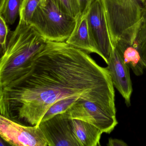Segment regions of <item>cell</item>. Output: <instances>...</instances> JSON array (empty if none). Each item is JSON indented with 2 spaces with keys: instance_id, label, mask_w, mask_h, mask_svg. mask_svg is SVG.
<instances>
[{
  "instance_id": "6da1fadb",
  "label": "cell",
  "mask_w": 146,
  "mask_h": 146,
  "mask_svg": "<svg viewBox=\"0 0 146 146\" xmlns=\"http://www.w3.org/2000/svg\"><path fill=\"white\" fill-rule=\"evenodd\" d=\"M91 102L116 117L107 67L66 42L44 47L0 84V112L24 125H39L53 104L65 98Z\"/></svg>"
},
{
  "instance_id": "7a4b0ae2",
  "label": "cell",
  "mask_w": 146,
  "mask_h": 146,
  "mask_svg": "<svg viewBox=\"0 0 146 146\" xmlns=\"http://www.w3.org/2000/svg\"><path fill=\"white\" fill-rule=\"evenodd\" d=\"M47 41L31 25L19 21L9 36L5 52L1 55L0 84L41 50Z\"/></svg>"
},
{
  "instance_id": "3957f363",
  "label": "cell",
  "mask_w": 146,
  "mask_h": 146,
  "mask_svg": "<svg viewBox=\"0 0 146 146\" xmlns=\"http://www.w3.org/2000/svg\"><path fill=\"white\" fill-rule=\"evenodd\" d=\"M77 19L65 12L57 0H46L33 14L30 24L47 41L63 42L70 36Z\"/></svg>"
},
{
  "instance_id": "277c9868",
  "label": "cell",
  "mask_w": 146,
  "mask_h": 146,
  "mask_svg": "<svg viewBox=\"0 0 146 146\" xmlns=\"http://www.w3.org/2000/svg\"><path fill=\"white\" fill-rule=\"evenodd\" d=\"M0 136L14 146H48L39 125H24L0 115Z\"/></svg>"
},
{
  "instance_id": "5b68a950",
  "label": "cell",
  "mask_w": 146,
  "mask_h": 146,
  "mask_svg": "<svg viewBox=\"0 0 146 146\" xmlns=\"http://www.w3.org/2000/svg\"><path fill=\"white\" fill-rule=\"evenodd\" d=\"M90 35L94 44L107 64L114 48L111 40L105 10L101 0H94L86 13Z\"/></svg>"
},
{
  "instance_id": "8992f818",
  "label": "cell",
  "mask_w": 146,
  "mask_h": 146,
  "mask_svg": "<svg viewBox=\"0 0 146 146\" xmlns=\"http://www.w3.org/2000/svg\"><path fill=\"white\" fill-rule=\"evenodd\" d=\"M64 113L69 118L90 123L107 134L111 132L118 124L116 117L97 104L83 100H79Z\"/></svg>"
},
{
  "instance_id": "52a82bcc",
  "label": "cell",
  "mask_w": 146,
  "mask_h": 146,
  "mask_svg": "<svg viewBox=\"0 0 146 146\" xmlns=\"http://www.w3.org/2000/svg\"><path fill=\"white\" fill-rule=\"evenodd\" d=\"M39 125L47 140L48 146H80L73 133L71 119L64 113L41 122Z\"/></svg>"
},
{
  "instance_id": "ba28073f",
  "label": "cell",
  "mask_w": 146,
  "mask_h": 146,
  "mask_svg": "<svg viewBox=\"0 0 146 146\" xmlns=\"http://www.w3.org/2000/svg\"><path fill=\"white\" fill-rule=\"evenodd\" d=\"M107 64L113 86L122 96L126 105L129 106L133 91L129 67L123 61L116 48L112 51Z\"/></svg>"
},
{
  "instance_id": "9c48e42d",
  "label": "cell",
  "mask_w": 146,
  "mask_h": 146,
  "mask_svg": "<svg viewBox=\"0 0 146 146\" xmlns=\"http://www.w3.org/2000/svg\"><path fill=\"white\" fill-rule=\"evenodd\" d=\"M66 42L75 48L88 54H96L102 58L101 54L90 37L86 15L78 19L74 31Z\"/></svg>"
},
{
  "instance_id": "30bf717a",
  "label": "cell",
  "mask_w": 146,
  "mask_h": 146,
  "mask_svg": "<svg viewBox=\"0 0 146 146\" xmlns=\"http://www.w3.org/2000/svg\"><path fill=\"white\" fill-rule=\"evenodd\" d=\"M115 48L123 61L131 68L136 76L143 74L145 68L135 42H130L119 40L116 42Z\"/></svg>"
},
{
  "instance_id": "8fae6325",
  "label": "cell",
  "mask_w": 146,
  "mask_h": 146,
  "mask_svg": "<svg viewBox=\"0 0 146 146\" xmlns=\"http://www.w3.org/2000/svg\"><path fill=\"white\" fill-rule=\"evenodd\" d=\"M71 124L73 133L80 146H100V140L103 133L100 129L79 119H71Z\"/></svg>"
},
{
  "instance_id": "7c38bea8",
  "label": "cell",
  "mask_w": 146,
  "mask_h": 146,
  "mask_svg": "<svg viewBox=\"0 0 146 146\" xmlns=\"http://www.w3.org/2000/svg\"><path fill=\"white\" fill-rule=\"evenodd\" d=\"M23 0H5L0 8V16H2L7 24H13L20 15Z\"/></svg>"
},
{
  "instance_id": "4fadbf2b",
  "label": "cell",
  "mask_w": 146,
  "mask_h": 146,
  "mask_svg": "<svg viewBox=\"0 0 146 146\" xmlns=\"http://www.w3.org/2000/svg\"><path fill=\"white\" fill-rule=\"evenodd\" d=\"M146 69V6L143 8L142 17L139 24L135 40Z\"/></svg>"
},
{
  "instance_id": "5bb4252c",
  "label": "cell",
  "mask_w": 146,
  "mask_h": 146,
  "mask_svg": "<svg viewBox=\"0 0 146 146\" xmlns=\"http://www.w3.org/2000/svg\"><path fill=\"white\" fill-rule=\"evenodd\" d=\"M80 99L68 98L58 101L53 104L44 115L41 122L45 121L57 114L63 113Z\"/></svg>"
},
{
  "instance_id": "9a60e30c",
  "label": "cell",
  "mask_w": 146,
  "mask_h": 146,
  "mask_svg": "<svg viewBox=\"0 0 146 146\" xmlns=\"http://www.w3.org/2000/svg\"><path fill=\"white\" fill-rule=\"evenodd\" d=\"M46 0H23L20 10L19 21L29 24L37 7Z\"/></svg>"
},
{
  "instance_id": "2e32d148",
  "label": "cell",
  "mask_w": 146,
  "mask_h": 146,
  "mask_svg": "<svg viewBox=\"0 0 146 146\" xmlns=\"http://www.w3.org/2000/svg\"><path fill=\"white\" fill-rule=\"evenodd\" d=\"M62 10L70 16L78 19L80 10L78 0H57Z\"/></svg>"
},
{
  "instance_id": "e0dca14e",
  "label": "cell",
  "mask_w": 146,
  "mask_h": 146,
  "mask_svg": "<svg viewBox=\"0 0 146 146\" xmlns=\"http://www.w3.org/2000/svg\"><path fill=\"white\" fill-rule=\"evenodd\" d=\"M9 28L2 16H0V45L1 55L5 52L8 42Z\"/></svg>"
},
{
  "instance_id": "ac0fdd59",
  "label": "cell",
  "mask_w": 146,
  "mask_h": 146,
  "mask_svg": "<svg viewBox=\"0 0 146 146\" xmlns=\"http://www.w3.org/2000/svg\"><path fill=\"white\" fill-rule=\"evenodd\" d=\"M94 1V0H78L80 10L79 18L86 14L90 7Z\"/></svg>"
},
{
  "instance_id": "d6986e66",
  "label": "cell",
  "mask_w": 146,
  "mask_h": 146,
  "mask_svg": "<svg viewBox=\"0 0 146 146\" xmlns=\"http://www.w3.org/2000/svg\"><path fill=\"white\" fill-rule=\"evenodd\" d=\"M107 145L108 146H127L128 144L123 140L110 138L108 139Z\"/></svg>"
},
{
  "instance_id": "ffe728a7",
  "label": "cell",
  "mask_w": 146,
  "mask_h": 146,
  "mask_svg": "<svg viewBox=\"0 0 146 146\" xmlns=\"http://www.w3.org/2000/svg\"><path fill=\"white\" fill-rule=\"evenodd\" d=\"M5 1V0H0V8L2 7Z\"/></svg>"
},
{
  "instance_id": "44dd1931",
  "label": "cell",
  "mask_w": 146,
  "mask_h": 146,
  "mask_svg": "<svg viewBox=\"0 0 146 146\" xmlns=\"http://www.w3.org/2000/svg\"><path fill=\"white\" fill-rule=\"evenodd\" d=\"M141 1H142L144 6H146V0H141Z\"/></svg>"
}]
</instances>
